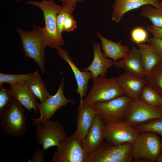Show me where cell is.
Wrapping results in <instances>:
<instances>
[{
	"mask_svg": "<svg viewBox=\"0 0 162 162\" xmlns=\"http://www.w3.org/2000/svg\"><path fill=\"white\" fill-rule=\"evenodd\" d=\"M26 57L33 59L43 74L45 72V49L47 46L42 28L34 26L30 31L18 28Z\"/></svg>",
	"mask_w": 162,
	"mask_h": 162,
	"instance_id": "cell-1",
	"label": "cell"
},
{
	"mask_svg": "<svg viewBox=\"0 0 162 162\" xmlns=\"http://www.w3.org/2000/svg\"><path fill=\"white\" fill-rule=\"evenodd\" d=\"M25 3L37 7L43 11L45 25L42 28L47 46L56 50L61 47L64 41L58 34L56 23L57 15L61 6L54 0L28 1Z\"/></svg>",
	"mask_w": 162,
	"mask_h": 162,
	"instance_id": "cell-2",
	"label": "cell"
},
{
	"mask_svg": "<svg viewBox=\"0 0 162 162\" xmlns=\"http://www.w3.org/2000/svg\"><path fill=\"white\" fill-rule=\"evenodd\" d=\"M162 149V141L153 132H140L133 143V161L154 162Z\"/></svg>",
	"mask_w": 162,
	"mask_h": 162,
	"instance_id": "cell-3",
	"label": "cell"
},
{
	"mask_svg": "<svg viewBox=\"0 0 162 162\" xmlns=\"http://www.w3.org/2000/svg\"><path fill=\"white\" fill-rule=\"evenodd\" d=\"M91 89L83 100L90 106L106 102L124 94L115 77L99 76L92 80Z\"/></svg>",
	"mask_w": 162,
	"mask_h": 162,
	"instance_id": "cell-4",
	"label": "cell"
},
{
	"mask_svg": "<svg viewBox=\"0 0 162 162\" xmlns=\"http://www.w3.org/2000/svg\"><path fill=\"white\" fill-rule=\"evenodd\" d=\"M133 148L131 143L114 145L104 142L88 155L86 162H131L133 161Z\"/></svg>",
	"mask_w": 162,
	"mask_h": 162,
	"instance_id": "cell-5",
	"label": "cell"
},
{
	"mask_svg": "<svg viewBox=\"0 0 162 162\" xmlns=\"http://www.w3.org/2000/svg\"><path fill=\"white\" fill-rule=\"evenodd\" d=\"M24 108L13 98L7 110L0 116V125L5 134L17 138L25 133L26 121Z\"/></svg>",
	"mask_w": 162,
	"mask_h": 162,
	"instance_id": "cell-6",
	"label": "cell"
},
{
	"mask_svg": "<svg viewBox=\"0 0 162 162\" xmlns=\"http://www.w3.org/2000/svg\"><path fill=\"white\" fill-rule=\"evenodd\" d=\"M160 118H162V112L159 107L148 105L140 99H132L123 121L134 127L152 119Z\"/></svg>",
	"mask_w": 162,
	"mask_h": 162,
	"instance_id": "cell-7",
	"label": "cell"
},
{
	"mask_svg": "<svg viewBox=\"0 0 162 162\" xmlns=\"http://www.w3.org/2000/svg\"><path fill=\"white\" fill-rule=\"evenodd\" d=\"M36 141L44 151L58 146L67 136L63 125L57 121L48 119L36 125Z\"/></svg>",
	"mask_w": 162,
	"mask_h": 162,
	"instance_id": "cell-8",
	"label": "cell"
},
{
	"mask_svg": "<svg viewBox=\"0 0 162 162\" xmlns=\"http://www.w3.org/2000/svg\"><path fill=\"white\" fill-rule=\"evenodd\" d=\"M88 154L74 133L57 147L53 162H86Z\"/></svg>",
	"mask_w": 162,
	"mask_h": 162,
	"instance_id": "cell-9",
	"label": "cell"
},
{
	"mask_svg": "<svg viewBox=\"0 0 162 162\" xmlns=\"http://www.w3.org/2000/svg\"><path fill=\"white\" fill-rule=\"evenodd\" d=\"M64 84V78L62 76L56 93L54 95H50L43 102H38L37 108L40 115L38 118H32L33 125L44 123L52 118L57 110L62 106L69 103H74L73 100L68 99L64 96L63 94Z\"/></svg>",
	"mask_w": 162,
	"mask_h": 162,
	"instance_id": "cell-10",
	"label": "cell"
},
{
	"mask_svg": "<svg viewBox=\"0 0 162 162\" xmlns=\"http://www.w3.org/2000/svg\"><path fill=\"white\" fill-rule=\"evenodd\" d=\"M132 99L124 94L113 99L92 106L100 115L105 123L122 121Z\"/></svg>",
	"mask_w": 162,
	"mask_h": 162,
	"instance_id": "cell-11",
	"label": "cell"
},
{
	"mask_svg": "<svg viewBox=\"0 0 162 162\" xmlns=\"http://www.w3.org/2000/svg\"><path fill=\"white\" fill-rule=\"evenodd\" d=\"M140 132L124 121L106 123L104 135L106 142L114 145L127 142L133 143Z\"/></svg>",
	"mask_w": 162,
	"mask_h": 162,
	"instance_id": "cell-12",
	"label": "cell"
},
{
	"mask_svg": "<svg viewBox=\"0 0 162 162\" xmlns=\"http://www.w3.org/2000/svg\"><path fill=\"white\" fill-rule=\"evenodd\" d=\"M105 123L101 116L97 114L92 126L82 142L83 147L88 156L98 150L104 142Z\"/></svg>",
	"mask_w": 162,
	"mask_h": 162,
	"instance_id": "cell-13",
	"label": "cell"
},
{
	"mask_svg": "<svg viewBox=\"0 0 162 162\" xmlns=\"http://www.w3.org/2000/svg\"><path fill=\"white\" fill-rule=\"evenodd\" d=\"M97 114L92 106L83 101L80 103L76 118V127L74 133L80 142H82L85 138Z\"/></svg>",
	"mask_w": 162,
	"mask_h": 162,
	"instance_id": "cell-14",
	"label": "cell"
},
{
	"mask_svg": "<svg viewBox=\"0 0 162 162\" xmlns=\"http://www.w3.org/2000/svg\"><path fill=\"white\" fill-rule=\"evenodd\" d=\"M58 54L61 58L65 61L70 66L76 79L77 88L76 92L80 97V103L83 101V98L86 95L88 88L89 80L93 76L90 71H81L77 67L70 57L67 50L59 47L57 50Z\"/></svg>",
	"mask_w": 162,
	"mask_h": 162,
	"instance_id": "cell-15",
	"label": "cell"
},
{
	"mask_svg": "<svg viewBox=\"0 0 162 162\" xmlns=\"http://www.w3.org/2000/svg\"><path fill=\"white\" fill-rule=\"evenodd\" d=\"M159 0H115L112 5L111 16L112 21L118 23L124 15L131 10L139 8L146 4L160 8Z\"/></svg>",
	"mask_w": 162,
	"mask_h": 162,
	"instance_id": "cell-16",
	"label": "cell"
},
{
	"mask_svg": "<svg viewBox=\"0 0 162 162\" xmlns=\"http://www.w3.org/2000/svg\"><path fill=\"white\" fill-rule=\"evenodd\" d=\"M94 57L92 63L83 71H90L92 75V80L99 76L105 77L108 69L114 65L111 58H107L101 52L98 42L93 44Z\"/></svg>",
	"mask_w": 162,
	"mask_h": 162,
	"instance_id": "cell-17",
	"label": "cell"
},
{
	"mask_svg": "<svg viewBox=\"0 0 162 162\" xmlns=\"http://www.w3.org/2000/svg\"><path fill=\"white\" fill-rule=\"evenodd\" d=\"M12 96L27 111L37 112V98L29 88L25 81L15 85L9 84Z\"/></svg>",
	"mask_w": 162,
	"mask_h": 162,
	"instance_id": "cell-18",
	"label": "cell"
},
{
	"mask_svg": "<svg viewBox=\"0 0 162 162\" xmlns=\"http://www.w3.org/2000/svg\"><path fill=\"white\" fill-rule=\"evenodd\" d=\"M114 65L116 68H123L126 72L141 78H144L146 74L138 49L134 46L132 47L125 57L114 63Z\"/></svg>",
	"mask_w": 162,
	"mask_h": 162,
	"instance_id": "cell-19",
	"label": "cell"
},
{
	"mask_svg": "<svg viewBox=\"0 0 162 162\" xmlns=\"http://www.w3.org/2000/svg\"><path fill=\"white\" fill-rule=\"evenodd\" d=\"M115 78L124 94L132 99H139L141 90L146 84L144 78L126 72Z\"/></svg>",
	"mask_w": 162,
	"mask_h": 162,
	"instance_id": "cell-20",
	"label": "cell"
},
{
	"mask_svg": "<svg viewBox=\"0 0 162 162\" xmlns=\"http://www.w3.org/2000/svg\"><path fill=\"white\" fill-rule=\"evenodd\" d=\"M96 34L101 41L104 55L106 58L112 59L114 63L125 57L130 52L128 46L122 45L121 41L114 42L106 39L98 32H96Z\"/></svg>",
	"mask_w": 162,
	"mask_h": 162,
	"instance_id": "cell-21",
	"label": "cell"
},
{
	"mask_svg": "<svg viewBox=\"0 0 162 162\" xmlns=\"http://www.w3.org/2000/svg\"><path fill=\"white\" fill-rule=\"evenodd\" d=\"M144 68L146 74L152 70L161 61L157 52L149 44L137 45Z\"/></svg>",
	"mask_w": 162,
	"mask_h": 162,
	"instance_id": "cell-22",
	"label": "cell"
},
{
	"mask_svg": "<svg viewBox=\"0 0 162 162\" xmlns=\"http://www.w3.org/2000/svg\"><path fill=\"white\" fill-rule=\"evenodd\" d=\"M25 82L29 89L41 103L44 101L50 95L38 70L33 73L32 76Z\"/></svg>",
	"mask_w": 162,
	"mask_h": 162,
	"instance_id": "cell-23",
	"label": "cell"
},
{
	"mask_svg": "<svg viewBox=\"0 0 162 162\" xmlns=\"http://www.w3.org/2000/svg\"><path fill=\"white\" fill-rule=\"evenodd\" d=\"M148 85L162 97V61L152 70L147 73L144 77Z\"/></svg>",
	"mask_w": 162,
	"mask_h": 162,
	"instance_id": "cell-24",
	"label": "cell"
},
{
	"mask_svg": "<svg viewBox=\"0 0 162 162\" xmlns=\"http://www.w3.org/2000/svg\"><path fill=\"white\" fill-rule=\"evenodd\" d=\"M139 99L147 104L154 107H159L162 103V97L147 84L142 88Z\"/></svg>",
	"mask_w": 162,
	"mask_h": 162,
	"instance_id": "cell-25",
	"label": "cell"
},
{
	"mask_svg": "<svg viewBox=\"0 0 162 162\" xmlns=\"http://www.w3.org/2000/svg\"><path fill=\"white\" fill-rule=\"evenodd\" d=\"M140 14L148 19L154 26L162 28V9L146 4L143 6Z\"/></svg>",
	"mask_w": 162,
	"mask_h": 162,
	"instance_id": "cell-26",
	"label": "cell"
},
{
	"mask_svg": "<svg viewBox=\"0 0 162 162\" xmlns=\"http://www.w3.org/2000/svg\"><path fill=\"white\" fill-rule=\"evenodd\" d=\"M61 6V9L56 16V23L58 34L63 38L62 29L64 22L72 14L75 7L65 3H62Z\"/></svg>",
	"mask_w": 162,
	"mask_h": 162,
	"instance_id": "cell-27",
	"label": "cell"
},
{
	"mask_svg": "<svg viewBox=\"0 0 162 162\" xmlns=\"http://www.w3.org/2000/svg\"><path fill=\"white\" fill-rule=\"evenodd\" d=\"M140 132L150 131L162 136V118H157L134 127Z\"/></svg>",
	"mask_w": 162,
	"mask_h": 162,
	"instance_id": "cell-28",
	"label": "cell"
},
{
	"mask_svg": "<svg viewBox=\"0 0 162 162\" xmlns=\"http://www.w3.org/2000/svg\"><path fill=\"white\" fill-rule=\"evenodd\" d=\"M33 73L23 74H9L0 73V86L5 83L15 85L25 81L30 77Z\"/></svg>",
	"mask_w": 162,
	"mask_h": 162,
	"instance_id": "cell-29",
	"label": "cell"
},
{
	"mask_svg": "<svg viewBox=\"0 0 162 162\" xmlns=\"http://www.w3.org/2000/svg\"><path fill=\"white\" fill-rule=\"evenodd\" d=\"M13 100L10 90L0 86V116L7 110Z\"/></svg>",
	"mask_w": 162,
	"mask_h": 162,
	"instance_id": "cell-30",
	"label": "cell"
},
{
	"mask_svg": "<svg viewBox=\"0 0 162 162\" xmlns=\"http://www.w3.org/2000/svg\"><path fill=\"white\" fill-rule=\"evenodd\" d=\"M148 31L142 27H137L133 28L130 33L132 41L137 45L146 42L149 37Z\"/></svg>",
	"mask_w": 162,
	"mask_h": 162,
	"instance_id": "cell-31",
	"label": "cell"
},
{
	"mask_svg": "<svg viewBox=\"0 0 162 162\" xmlns=\"http://www.w3.org/2000/svg\"><path fill=\"white\" fill-rule=\"evenodd\" d=\"M147 41L152 49L157 52L162 61V39L153 37H149Z\"/></svg>",
	"mask_w": 162,
	"mask_h": 162,
	"instance_id": "cell-32",
	"label": "cell"
},
{
	"mask_svg": "<svg viewBox=\"0 0 162 162\" xmlns=\"http://www.w3.org/2000/svg\"><path fill=\"white\" fill-rule=\"evenodd\" d=\"M77 27L76 21L72 14L64 22L62 29L63 32L73 31L76 29Z\"/></svg>",
	"mask_w": 162,
	"mask_h": 162,
	"instance_id": "cell-33",
	"label": "cell"
},
{
	"mask_svg": "<svg viewBox=\"0 0 162 162\" xmlns=\"http://www.w3.org/2000/svg\"><path fill=\"white\" fill-rule=\"evenodd\" d=\"M44 150L42 148L39 150L38 147L37 151L34 153V156L32 158L28 160L29 162H43L44 161Z\"/></svg>",
	"mask_w": 162,
	"mask_h": 162,
	"instance_id": "cell-34",
	"label": "cell"
},
{
	"mask_svg": "<svg viewBox=\"0 0 162 162\" xmlns=\"http://www.w3.org/2000/svg\"><path fill=\"white\" fill-rule=\"evenodd\" d=\"M147 30L150 32L153 37L162 39V28L156 27L153 25H149L147 26Z\"/></svg>",
	"mask_w": 162,
	"mask_h": 162,
	"instance_id": "cell-35",
	"label": "cell"
},
{
	"mask_svg": "<svg viewBox=\"0 0 162 162\" xmlns=\"http://www.w3.org/2000/svg\"><path fill=\"white\" fill-rule=\"evenodd\" d=\"M62 3L67 4L75 7L78 2H81L82 0H59Z\"/></svg>",
	"mask_w": 162,
	"mask_h": 162,
	"instance_id": "cell-36",
	"label": "cell"
},
{
	"mask_svg": "<svg viewBox=\"0 0 162 162\" xmlns=\"http://www.w3.org/2000/svg\"><path fill=\"white\" fill-rule=\"evenodd\" d=\"M155 161L157 162H162V149L157 158Z\"/></svg>",
	"mask_w": 162,
	"mask_h": 162,
	"instance_id": "cell-37",
	"label": "cell"
},
{
	"mask_svg": "<svg viewBox=\"0 0 162 162\" xmlns=\"http://www.w3.org/2000/svg\"><path fill=\"white\" fill-rule=\"evenodd\" d=\"M159 108H160V109L162 112V103Z\"/></svg>",
	"mask_w": 162,
	"mask_h": 162,
	"instance_id": "cell-38",
	"label": "cell"
},
{
	"mask_svg": "<svg viewBox=\"0 0 162 162\" xmlns=\"http://www.w3.org/2000/svg\"><path fill=\"white\" fill-rule=\"evenodd\" d=\"M160 9H162V2H160Z\"/></svg>",
	"mask_w": 162,
	"mask_h": 162,
	"instance_id": "cell-39",
	"label": "cell"
},
{
	"mask_svg": "<svg viewBox=\"0 0 162 162\" xmlns=\"http://www.w3.org/2000/svg\"><path fill=\"white\" fill-rule=\"evenodd\" d=\"M161 136V140H162V136Z\"/></svg>",
	"mask_w": 162,
	"mask_h": 162,
	"instance_id": "cell-40",
	"label": "cell"
}]
</instances>
